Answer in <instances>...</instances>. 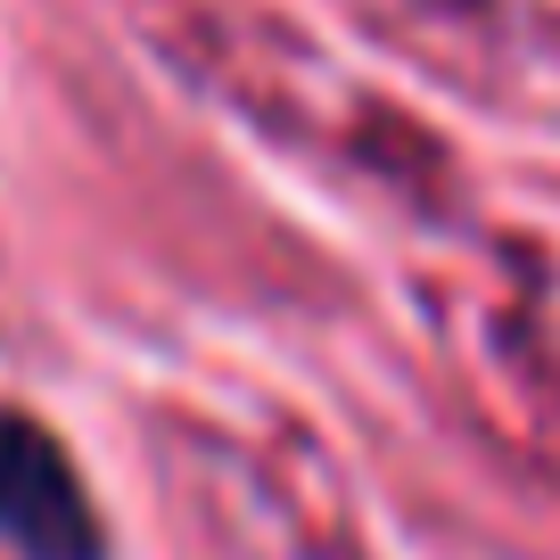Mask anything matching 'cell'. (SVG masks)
I'll return each mask as SVG.
<instances>
[{
  "label": "cell",
  "mask_w": 560,
  "mask_h": 560,
  "mask_svg": "<svg viewBox=\"0 0 560 560\" xmlns=\"http://www.w3.org/2000/svg\"><path fill=\"white\" fill-rule=\"evenodd\" d=\"M0 536L25 560H107V527L74 454L9 404H0Z\"/></svg>",
  "instance_id": "cell-1"
}]
</instances>
